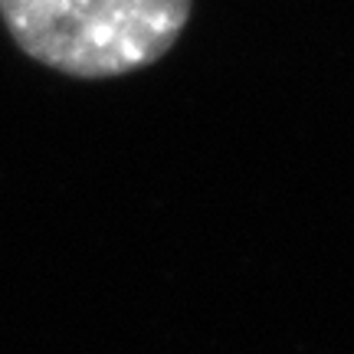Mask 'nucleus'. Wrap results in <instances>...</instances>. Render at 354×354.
I'll return each mask as SVG.
<instances>
[{
  "mask_svg": "<svg viewBox=\"0 0 354 354\" xmlns=\"http://www.w3.org/2000/svg\"><path fill=\"white\" fill-rule=\"evenodd\" d=\"M194 0H0L13 43L73 79L138 73L171 53Z\"/></svg>",
  "mask_w": 354,
  "mask_h": 354,
  "instance_id": "nucleus-1",
  "label": "nucleus"
}]
</instances>
